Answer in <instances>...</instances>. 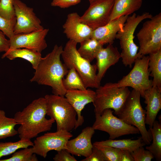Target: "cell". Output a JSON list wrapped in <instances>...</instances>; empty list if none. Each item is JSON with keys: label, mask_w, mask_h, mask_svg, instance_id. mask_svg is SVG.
<instances>
[{"label": "cell", "mask_w": 161, "mask_h": 161, "mask_svg": "<svg viewBox=\"0 0 161 161\" xmlns=\"http://www.w3.org/2000/svg\"><path fill=\"white\" fill-rule=\"evenodd\" d=\"M63 49L62 45L55 44L51 52L42 58L30 81L50 86L53 94L64 96L66 91L62 80L69 69L60 59Z\"/></svg>", "instance_id": "6da1fadb"}, {"label": "cell", "mask_w": 161, "mask_h": 161, "mask_svg": "<svg viewBox=\"0 0 161 161\" xmlns=\"http://www.w3.org/2000/svg\"><path fill=\"white\" fill-rule=\"evenodd\" d=\"M47 102L44 97L34 100L21 111L17 112L13 118L20 125L17 131L20 139L31 140L41 133L50 131L55 122L47 119Z\"/></svg>", "instance_id": "7a4b0ae2"}, {"label": "cell", "mask_w": 161, "mask_h": 161, "mask_svg": "<svg viewBox=\"0 0 161 161\" xmlns=\"http://www.w3.org/2000/svg\"><path fill=\"white\" fill-rule=\"evenodd\" d=\"M77 43L69 40L61 54L64 64L69 69L74 68L82 79L86 87L97 89L100 86L97 78L96 64L92 65L82 57L77 48Z\"/></svg>", "instance_id": "3957f363"}, {"label": "cell", "mask_w": 161, "mask_h": 161, "mask_svg": "<svg viewBox=\"0 0 161 161\" xmlns=\"http://www.w3.org/2000/svg\"><path fill=\"white\" fill-rule=\"evenodd\" d=\"M152 16L148 12L138 15L134 13L128 16L123 27L118 32L116 38L119 41L121 49V58L125 66L131 67L135 60L140 57L138 54L139 47L134 41V33L141 21Z\"/></svg>", "instance_id": "277c9868"}, {"label": "cell", "mask_w": 161, "mask_h": 161, "mask_svg": "<svg viewBox=\"0 0 161 161\" xmlns=\"http://www.w3.org/2000/svg\"><path fill=\"white\" fill-rule=\"evenodd\" d=\"M93 104L95 114L101 115L106 109H112L117 115L131 91L128 87H119L117 83L109 82L96 89Z\"/></svg>", "instance_id": "5b68a950"}, {"label": "cell", "mask_w": 161, "mask_h": 161, "mask_svg": "<svg viewBox=\"0 0 161 161\" xmlns=\"http://www.w3.org/2000/svg\"><path fill=\"white\" fill-rule=\"evenodd\" d=\"M141 96L139 92L133 89L117 115L126 124L137 127L143 142L148 145L151 142L152 137L150 131H147L145 127V110L141 104Z\"/></svg>", "instance_id": "8992f818"}, {"label": "cell", "mask_w": 161, "mask_h": 161, "mask_svg": "<svg viewBox=\"0 0 161 161\" xmlns=\"http://www.w3.org/2000/svg\"><path fill=\"white\" fill-rule=\"evenodd\" d=\"M47 115L55 120L57 131L63 130L70 132L74 129L77 119V113L64 96L46 95Z\"/></svg>", "instance_id": "52a82bcc"}, {"label": "cell", "mask_w": 161, "mask_h": 161, "mask_svg": "<svg viewBox=\"0 0 161 161\" xmlns=\"http://www.w3.org/2000/svg\"><path fill=\"white\" fill-rule=\"evenodd\" d=\"M148 19L143 23L137 35L140 56L161 49V13Z\"/></svg>", "instance_id": "ba28073f"}, {"label": "cell", "mask_w": 161, "mask_h": 161, "mask_svg": "<svg viewBox=\"0 0 161 161\" xmlns=\"http://www.w3.org/2000/svg\"><path fill=\"white\" fill-rule=\"evenodd\" d=\"M148 56L138 57L130 72L117 83L119 87H130L139 92L143 97L144 92L152 87V80L149 79Z\"/></svg>", "instance_id": "9c48e42d"}, {"label": "cell", "mask_w": 161, "mask_h": 161, "mask_svg": "<svg viewBox=\"0 0 161 161\" xmlns=\"http://www.w3.org/2000/svg\"><path fill=\"white\" fill-rule=\"evenodd\" d=\"M113 112L112 109H106L101 115L95 114V121L92 126L94 129L107 132L109 139L112 140L125 135L140 133L137 127L115 116Z\"/></svg>", "instance_id": "30bf717a"}, {"label": "cell", "mask_w": 161, "mask_h": 161, "mask_svg": "<svg viewBox=\"0 0 161 161\" xmlns=\"http://www.w3.org/2000/svg\"><path fill=\"white\" fill-rule=\"evenodd\" d=\"M115 0H96L90 5L80 18L82 22L94 30L104 26L110 21Z\"/></svg>", "instance_id": "8fae6325"}, {"label": "cell", "mask_w": 161, "mask_h": 161, "mask_svg": "<svg viewBox=\"0 0 161 161\" xmlns=\"http://www.w3.org/2000/svg\"><path fill=\"white\" fill-rule=\"evenodd\" d=\"M73 135L70 132L63 130L47 132L37 137L32 146L33 153L45 158L50 151H57L66 149V143Z\"/></svg>", "instance_id": "7c38bea8"}, {"label": "cell", "mask_w": 161, "mask_h": 161, "mask_svg": "<svg viewBox=\"0 0 161 161\" xmlns=\"http://www.w3.org/2000/svg\"><path fill=\"white\" fill-rule=\"evenodd\" d=\"M13 3L16 19L14 34L27 33L44 28L33 8L20 0H13Z\"/></svg>", "instance_id": "4fadbf2b"}, {"label": "cell", "mask_w": 161, "mask_h": 161, "mask_svg": "<svg viewBox=\"0 0 161 161\" xmlns=\"http://www.w3.org/2000/svg\"><path fill=\"white\" fill-rule=\"evenodd\" d=\"M49 30L44 28L28 33L14 34L9 39V49L25 48L41 53L47 47L45 38Z\"/></svg>", "instance_id": "5bb4252c"}, {"label": "cell", "mask_w": 161, "mask_h": 161, "mask_svg": "<svg viewBox=\"0 0 161 161\" xmlns=\"http://www.w3.org/2000/svg\"><path fill=\"white\" fill-rule=\"evenodd\" d=\"M80 17L76 12L70 13L63 25L64 32L67 37L77 43L91 38L93 30L80 21Z\"/></svg>", "instance_id": "9a60e30c"}, {"label": "cell", "mask_w": 161, "mask_h": 161, "mask_svg": "<svg viewBox=\"0 0 161 161\" xmlns=\"http://www.w3.org/2000/svg\"><path fill=\"white\" fill-rule=\"evenodd\" d=\"M95 95V92L89 89L85 90L73 89L66 91L64 96L74 108L77 115L75 129L83 124L84 119L81 115L82 111L86 105L93 102Z\"/></svg>", "instance_id": "2e32d148"}, {"label": "cell", "mask_w": 161, "mask_h": 161, "mask_svg": "<svg viewBox=\"0 0 161 161\" xmlns=\"http://www.w3.org/2000/svg\"><path fill=\"white\" fill-rule=\"evenodd\" d=\"M95 132L92 127H86L76 138L68 140L66 150L72 155L89 157L92 153L91 139Z\"/></svg>", "instance_id": "e0dca14e"}, {"label": "cell", "mask_w": 161, "mask_h": 161, "mask_svg": "<svg viewBox=\"0 0 161 161\" xmlns=\"http://www.w3.org/2000/svg\"><path fill=\"white\" fill-rule=\"evenodd\" d=\"M129 16H122L111 20L106 25L93 30L91 38L103 45L112 44L118 32L123 27Z\"/></svg>", "instance_id": "ac0fdd59"}, {"label": "cell", "mask_w": 161, "mask_h": 161, "mask_svg": "<svg viewBox=\"0 0 161 161\" xmlns=\"http://www.w3.org/2000/svg\"><path fill=\"white\" fill-rule=\"evenodd\" d=\"M120 58V54L117 47L112 44H108L106 47H103L100 50L96 58L98 70L97 76L100 82L109 68L118 62Z\"/></svg>", "instance_id": "d6986e66"}, {"label": "cell", "mask_w": 161, "mask_h": 161, "mask_svg": "<svg viewBox=\"0 0 161 161\" xmlns=\"http://www.w3.org/2000/svg\"><path fill=\"white\" fill-rule=\"evenodd\" d=\"M143 97L146 104L145 124L151 128L161 109V89L152 86L144 92Z\"/></svg>", "instance_id": "ffe728a7"}, {"label": "cell", "mask_w": 161, "mask_h": 161, "mask_svg": "<svg viewBox=\"0 0 161 161\" xmlns=\"http://www.w3.org/2000/svg\"><path fill=\"white\" fill-rule=\"evenodd\" d=\"M143 0H115L110 21L134 13L141 7Z\"/></svg>", "instance_id": "44dd1931"}, {"label": "cell", "mask_w": 161, "mask_h": 161, "mask_svg": "<svg viewBox=\"0 0 161 161\" xmlns=\"http://www.w3.org/2000/svg\"><path fill=\"white\" fill-rule=\"evenodd\" d=\"M5 58L10 60L17 58L25 60L30 63L35 70L37 68L42 58L41 53L25 48L9 49L1 56L2 58Z\"/></svg>", "instance_id": "7402d4cb"}, {"label": "cell", "mask_w": 161, "mask_h": 161, "mask_svg": "<svg viewBox=\"0 0 161 161\" xmlns=\"http://www.w3.org/2000/svg\"><path fill=\"white\" fill-rule=\"evenodd\" d=\"M92 144L95 146H106L121 150H126L131 153L139 147L143 146L145 144L141 137L135 140H132L131 139L120 140L109 139L106 140L96 141Z\"/></svg>", "instance_id": "603a6c76"}, {"label": "cell", "mask_w": 161, "mask_h": 161, "mask_svg": "<svg viewBox=\"0 0 161 161\" xmlns=\"http://www.w3.org/2000/svg\"><path fill=\"white\" fill-rule=\"evenodd\" d=\"M78 51L83 58L91 62L96 57L103 45L95 39L90 38L80 43Z\"/></svg>", "instance_id": "cb8c5ba5"}, {"label": "cell", "mask_w": 161, "mask_h": 161, "mask_svg": "<svg viewBox=\"0 0 161 161\" xmlns=\"http://www.w3.org/2000/svg\"><path fill=\"white\" fill-rule=\"evenodd\" d=\"M148 69L152 86L161 89V49L149 55Z\"/></svg>", "instance_id": "d4e9b609"}, {"label": "cell", "mask_w": 161, "mask_h": 161, "mask_svg": "<svg viewBox=\"0 0 161 161\" xmlns=\"http://www.w3.org/2000/svg\"><path fill=\"white\" fill-rule=\"evenodd\" d=\"M151 133L152 143L149 146L146 147L157 161L161 160V124L155 120L152 128H149Z\"/></svg>", "instance_id": "484cf974"}, {"label": "cell", "mask_w": 161, "mask_h": 161, "mask_svg": "<svg viewBox=\"0 0 161 161\" xmlns=\"http://www.w3.org/2000/svg\"><path fill=\"white\" fill-rule=\"evenodd\" d=\"M17 124L13 118L7 117L4 111L0 109V140L18 134L15 128Z\"/></svg>", "instance_id": "4316f807"}, {"label": "cell", "mask_w": 161, "mask_h": 161, "mask_svg": "<svg viewBox=\"0 0 161 161\" xmlns=\"http://www.w3.org/2000/svg\"><path fill=\"white\" fill-rule=\"evenodd\" d=\"M65 78L62 80L63 85L67 90L73 89L85 90L86 89L82 79L75 69H69Z\"/></svg>", "instance_id": "83f0119b"}, {"label": "cell", "mask_w": 161, "mask_h": 161, "mask_svg": "<svg viewBox=\"0 0 161 161\" xmlns=\"http://www.w3.org/2000/svg\"><path fill=\"white\" fill-rule=\"evenodd\" d=\"M31 140H21L16 142H0V159L2 157L13 154L21 148L32 146Z\"/></svg>", "instance_id": "f1b7e54d"}, {"label": "cell", "mask_w": 161, "mask_h": 161, "mask_svg": "<svg viewBox=\"0 0 161 161\" xmlns=\"http://www.w3.org/2000/svg\"><path fill=\"white\" fill-rule=\"evenodd\" d=\"M33 151L32 147H27L15 152L10 157L0 159V161H38V159Z\"/></svg>", "instance_id": "f546056e"}, {"label": "cell", "mask_w": 161, "mask_h": 161, "mask_svg": "<svg viewBox=\"0 0 161 161\" xmlns=\"http://www.w3.org/2000/svg\"><path fill=\"white\" fill-rule=\"evenodd\" d=\"M95 146L102 152L107 161H120L122 150L106 146Z\"/></svg>", "instance_id": "4dcf8cb0"}, {"label": "cell", "mask_w": 161, "mask_h": 161, "mask_svg": "<svg viewBox=\"0 0 161 161\" xmlns=\"http://www.w3.org/2000/svg\"><path fill=\"white\" fill-rule=\"evenodd\" d=\"M0 15L7 20L15 17L13 0H0Z\"/></svg>", "instance_id": "1f68e13d"}, {"label": "cell", "mask_w": 161, "mask_h": 161, "mask_svg": "<svg viewBox=\"0 0 161 161\" xmlns=\"http://www.w3.org/2000/svg\"><path fill=\"white\" fill-rule=\"evenodd\" d=\"M16 21V17L7 20L0 15V30L9 39L14 35V29Z\"/></svg>", "instance_id": "d6a6232c"}, {"label": "cell", "mask_w": 161, "mask_h": 161, "mask_svg": "<svg viewBox=\"0 0 161 161\" xmlns=\"http://www.w3.org/2000/svg\"><path fill=\"white\" fill-rule=\"evenodd\" d=\"M131 154L134 161H151L154 157L153 154L149 150H145L143 146L139 147Z\"/></svg>", "instance_id": "836d02e7"}, {"label": "cell", "mask_w": 161, "mask_h": 161, "mask_svg": "<svg viewBox=\"0 0 161 161\" xmlns=\"http://www.w3.org/2000/svg\"><path fill=\"white\" fill-rule=\"evenodd\" d=\"M92 153L89 157L82 159L81 161H107L102 152L93 145Z\"/></svg>", "instance_id": "e575fe53"}, {"label": "cell", "mask_w": 161, "mask_h": 161, "mask_svg": "<svg viewBox=\"0 0 161 161\" xmlns=\"http://www.w3.org/2000/svg\"><path fill=\"white\" fill-rule=\"evenodd\" d=\"M55 161H77L73 155H72L66 149L57 151V153L53 158Z\"/></svg>", "instance_id": "d590c367"}, {"label": "cell", "mask_w": 161, "mask_h": 161, "mask_svg": "<svg viewBox=\"0 0 161 161\" xmlns=\"http://www.w3.org/2000/svg\"><path fill=\"white\" fill-rule=\"evenodd\" d=\"M81 0H52L51 5L53 7H58L61 8H65L79 4Z\"/></svg>", "instance_id": "8d00e7d4"}, {"label": "cell", "mask_w": 161, "mask_h": 161, "mask_svg": "<svg viewBox=\"0 0 161 161\" xmlns=\"http://www.w3.org/2000/svg\"><path fill=\"white\" fill-rule=\"evenodd\" d=\"M4 33L0 30V52L7 51L10 48L9 40L5 37Z\"/></svg>", "instance_id": "74e56055"}, {"label": "cell", "mask_w": 161, "mask_h": 161, "mask_svg": "<svg viewBox=\"0 0 161 161\" xmlns=\"http://www.w3.org/2000/svg\"><path fill=\"white\" fill-rule=\"evenodd\" d=\"M120 161H134V160L129 151L122 150Z\"/></svg>", "instance_id": "f35d334b"}, {"label": "cell", "mask_w": 161, "mask_h": 161, "mask_svg": "<svg viewBox=\"0 0 161 161\" xmlns=\"http://www.w3.org/2000/svg\"><path fill=\"white\" fill-rule=\"evenodd\" d=\"M89 3H91L92 2L95 1V0H88Z\"/></svg>", "instance_id": "ab89813d"}]
</instances>
